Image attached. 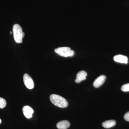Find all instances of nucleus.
<instances>
[{
	"instance_id": "1",
	"label": "nucleus",
	"mask_w": 129,
	"mask_h": 129,
	"mask_svg": "<svg viewBox=\"0 0 129 129\" xmlns=\"http://www.w3.org/2000/svg\"><path fill=\"white\" fill-rule=\"evenodd\" d=\"M51 102L54 105L61 108L68 107V103L67 100L62 97L56 94L51 95L50 97Z\"/></svg>"
},
{
	"instance_id": "2",
	"label": "nucleus",
	"mask_w": 129,
	"mask_h": 129,
	"mask_svg": "<svg viewBox=\"0 0 129 129\" xmlns=\"http://www.w3.org/2000/svg\"><path fill=\"white\" fill-rule=\"evenodd\" d=\"M13 31L15 42L17 43H22L25 34L23 32L21 26L17 24H14L13 28Z\"/></svg>"
},
{
	"instance_id": "3",
	"label": "nucleus",
	"mask_w": 129,
	"mask_h": 129,
	"mask_svg": "<svg viewBox=\"0 0 129 129\" xmlns=\"http://www.w3.org/2000/svg\"><path fill=\"white\" fill-rule=\"evenodd\" d=\"M55 52L58 55L64 57H72L74 55V51L69 47H58L55 50Z\"/></svg>"
},
{
	"instance_id": "4",
	"label": "nucleus",
	"mask_w": 129,
	"mask_h": 129,
	"mask_svg": "<svg viewBox=\"0 0 129 129\" xmlns=\"http://www.w3.org/2000/svg\"><path fill=\"white\" fill-rule=\"evenodd\" d=\"M23 81L24 84L27 88L29 89L34 88V83L32 78L28 74H24L23 76Z\"/></svg>"
},
{
	"instance_id": "5",
	"label": "nucleus",
	"mask_w": 129,
	"mask_h": 129,
	"mask_svg": "<svg viewBox=\"0 0 129 129\" xmlns=\"http://www.w3.org/2000/svg\"><path fill=\"white\" fill-rule=\"evenodd\" d=\"M106 79V76L103 75L97 78L93 83L94 87L95 88H98L101 86L105 82Z\"/></svg>"
},
{
	"instance_id": "6",
	"label": "nucleus",
	"mask_w": 129,
	"mask_h": 129,
	"mask_svg": "<svg viewBox=\"0 0 129 129\" xmlns=\"http://www.w3.org/2000/svg\"><path fill=\"white\" fill-rule=\"evenodd\" d=\"M23 112L24 116L28 119H29L32 117V114L34 113V111L29 106H24L22 109Z\"/></svg>"
},
{
	"instance_id": "7",
	"label": "nucleus",
	"mask_w": 129,
	"mask_h": 129,
	"mask_svg": "<svg viewBox=\"0 0 129 129\" xmlns=\"http://www.w3.org/2000/svg\"><path fill=\"white\" fill-rule=\"evenodd\" d=\"M87 75V73L85 71H80L77 74L76 78L75 80V82L77 83H80L82 81L86 79Z\"/></svg>"
},
{
	"instance_id": "8",
	"label": "nucleus",
	"mask_w": 129,
	"mask_h": 129,
	"mask_svg": "<svg viewBox=\"0 0 129 129\" xmlns=\"http://www.w3.org/2000/svg\"><path fill=\"white\" fill-rule=\"evenodd\" d=\"M114 60L116 62L127 64L128 62V59L126 56L119 55L115 56L114 57Z\"/></svg>"
},
{
	"instance_id": "9",
	"label": "nucleus",
	"mask_w": 129,
	"mask_h": 129,
	"mask_svg": "<svg viewBox=\"0 0 129 129\" xmlns=\"http://www.w3.org/2000/svg\"><path fill=\"white\" fill-rule=\"evenodd\" d=\"M69 121L67 120H62L57 124V128L58 129H67L70 126Z\"/></svg>"
},
{
	"instance_id": "10",
	"label": "nucleus",
	"mask_w": 129,
	"mask_h": 129,
	"mask_svg": "<svg viewBox=\"0 0 129 129\" xmlns=\"http://www.w3.org/2000/svg\"><path fill=\"white\" fill-rule=\"evenodd\" d=\"M116 124V121L114 120H107L102 124L103 127L106 128H109L115 126Z\"/></svg>"
},
{
	"instance_id": "11",
	"label": "nucleus",
	"mask_w": 129,
	"mask_h": 129,
	"mask_svg": "<svg viewBox=\"0 0 129 129\" xmlns=\"http://www.w3.org/2000/svg\"><path fill=\"white\" fill-rule=\"evenodd\" d=\"M7 102L5 99L0 97V108L3 109L6 107Z\"/></svg>"
},
{
	"instance_id": "12",
	"label": "nucleus",
	"mask_w": 129,
	"mask_h": 129,
	"mask_svg": "<svg viewBox=\"0 0 129 129\" xmlns=\"http://www.w3.org/2000/svg\"><path fill=\"white\" fill-rule=\"evenodd\" d=\"M121 89L124 92H127L129 91V83L125 84L122 85Z\"/></svg>"
},
{
	"instance_id": "13",
	"label": "nucleus",
	"mask_w": 129,
	"mask_h": 129,
	"mask_svg": "<svg viewBox=\"0 0 129 129\" xmlns=\"http://www.w3.org/2000/svg\"><path fill=\"white\" fill-rule=\"evenodd\" d=\"M124 118L125 120L128 122H129V111L124 114Z\"/></svg>"
},
{
	"instance_id": "14",
	"label": "nucleus",
	"mask_w": 129,
	"mask_h": 129,
	"mask_svg": "<svg viewBox=\"0 0 129 129\" xmlns=\"http://www.w3.org/2000/svg\"><path fill=\"white\" fill-rule=\"evenodd\" d=\"M1 122H2V120H1V119H0V124H1Z\"/></svg>"
},
{
	"instance_id": "15",
	"label": "nucleus",
	"mask_w": 129,
	"mask_h": 129,
	"mask_svg": "<svg viewBox=\"0 0 129 129\" xmlns=\"http://www.w3.org/2000/svg\"><path fill=\"white\" fill-rule=\"evenodd\" d=\"M10 33L11 34H12V32H10Z\"/></svg>"
}]
</instances>
